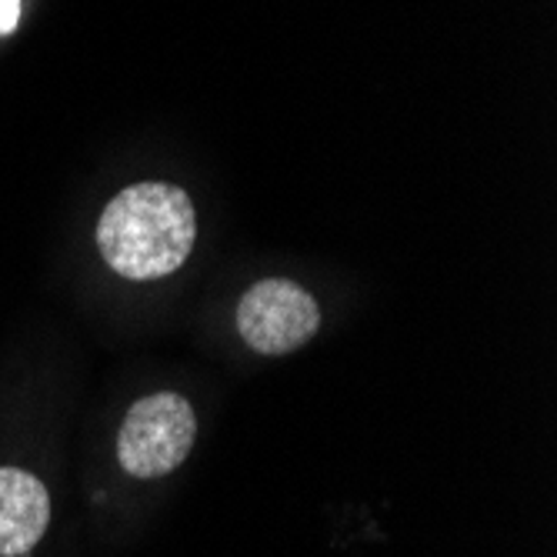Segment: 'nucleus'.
Returning <instances> with one entry per match:
<instances>
[{"instance_id": "f257e3e1", "label": "nucleus", "mask_w": 557, "mask_h": 557, "mask_svg": "<svg viewBox=\"0 0 557 557\" xmlns=\"http://www.w3.org/2000/svg\"><path fill=\"white\" fill-rule=\"evenodd\" d=\"M197 218L190 197L164 181L121 190L100 214V258L127 281H154L174 274L194 247Z\"/></svg>"}, {"instance_id": "f03ea898", "label": "nucleus", "mask_w": 557, "mask_h": 557, "mask_svg": "<svg viewBox=\"0 0 557 557\" xmlns=\"http://www.w3.org/2000/svg\"><path fill=\"white\" fill-rule=\"evenodd\" d=\"M197 437V418L187 397L174 391L150 394L127 411L117 434L121 468L134 478H164L184 465Z\"/></svg>"}, {"instance_id": "7ed1b4c3", "label": "nucleus", "mask_w": 557, "mask_h": 557, "mask_svg": "<svg viewBox=\"0 0 557 557\" xmlns=\"http://www.w3.org/2000/svg\"><path fill=\"white\" fill-rule=\"evenodd\" d=\"M318 327H321L318 300L284 277L258 281L237 304L240 337L258 354H268V358H277V354L308 344L318 334Z\"/></svg>"}, {"instance_id": "20e7f679", "label": "nucleus", "mask_w": 557, "mask_h": 557, "mask_svg": "<svg viewBox=\"0 0 557 557\" xmlns=\"http://www.w3.org/2000/svg\"><path fill=\"white\" fill-rule=\"evenodd\" d=\"M47 487L17 468H0V557L27 554L47 531Z\"/></svg>"}, {"instance_id": "39448f33", "label": "nucleus", "mask_w": 557, "mask_h": 557, "mask_svg": "<svg viewBox=\"0 0 557 557\" xmlns=\"http://www.w3.org/2000/svg\"><path fill=\"white\" fill-rule=\"evenodd\" d=\"M21 17V0H0V34H11Z\"/></svg>"}]
</instances>
